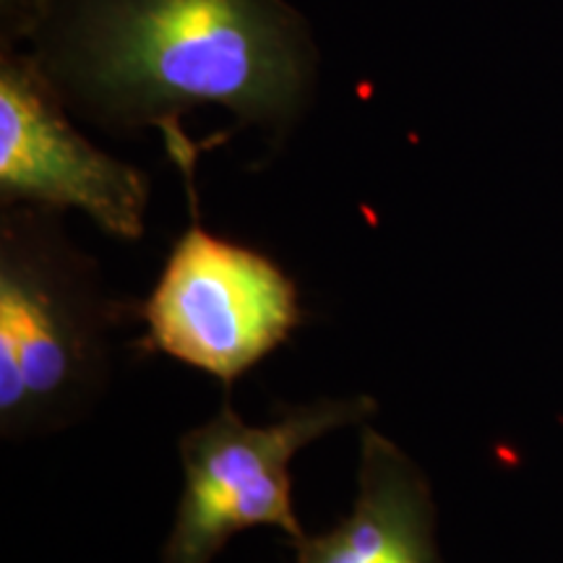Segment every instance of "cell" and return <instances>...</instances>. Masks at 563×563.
<instances>
[{
	"instance_id": "2",
	"label": "cell",
	"mask_w": 563,
	"mask_h": 563,
	"mask_svg": "<svg viewBox=\"0 0 563 563\" xmlns=\"http://www.w3.org/2000/svg\"><path fill=\"white\" fill-rule=\"evenodd\" d=\"M121 306L63 235L58 211L16 203L0 222V428L5 439L76 422L110 371Z\"/></svg>"
},
{
	"instance_id": "5",
	"label": "cell",
	"mask_w": 563,
	"mask_h": 563,
	"mask_svg": "<svg viewBox=\"0 0 563 563\" xmlns=\"http://www.w3.org/2000/svg\"><path fill=\"white\" fill-rule=\"evenodd\" d=\"M0 199L3 207L81 209L118 241L144 235L150 180L70 125L63 95L37 58L0 60Z\"/></svg>"
},
{
	"instance_id": "7",
	"label": "cell",
	"mask_w": 563,
	"mask_h": 563,
	"mask_svg": "<svg viewBox=\"0 0 563 563\" xmlns=\"http://www.w3.org/2000/svg\"><path fill=\"white\" fill-rule=\"evenodd\" d=\"M58 0H0V34L3 51H11L16 42L37 34Z\"/></svg>"
},
{
	"instance_id": "3",
	"label": "cell",
	"mask_w": 563,
	"mask_h": 563,
	"mask_svg": "<svg viewBox=\"0 0 563 563\" xmlns=\"http://www.w3.org/2000/svg\"><path fill=\"white\" fill-rule=\"evenodd\" d=\"M180 173L191 224L173 243L157 285L139 306L146 327L139 347L232 386L302 323L298 285L266 253L203 228L196 167Z\"/></svg>"
},
{
	"instance_id": "1",
	"label": "cell",
	"mask_w": 563,
	"mask_h": 563,
	"mask_svg": "<svg viewBox=\"0 0 563 563\" xmlns=\"http://www.w3.org/2000/svg\"><path fill=\"white\" fill-rule=\"evenodd\" d=\"M63 97L115 131L186 136L203 104L287 131L308 104L316 53L285 0H58L37 34Z\"/></svg>"
},
{
	"instance_id": "4",
	"label": "cell",
	"mask_w": 563,
	"mask_h": 563,
	"mask_svg": "<svg viewBox=\"0 0 563 563\" xmlns=\"http://www.w3.org/2000/svg\"><path fill=\"white\" fill-rule=\"evenodd\" d=\"M373 397H323L282 407L279 418L251 426L224 399L222 410L178 441L183 488L159 563H211L238 532L277 527L300 540L290 464L298 452L347 426H365Z\"/></svg>"
},
{
	"instance_id": "6",
	"label": "cell",
	"mask_w": 563,
	"mask_h": 563,
	"mask_svg": "<svg viewBox=\"0 0 563 563\" xmlns=\"http://www.w3.org/2000/svg\"><path fill=\"white\" fill-rule=\"evenodd\" d=\"M292 563H443L431 483L368 422L361 431L357 496L340 525L292 540Z\"/></svg>"
}]
</instances>
